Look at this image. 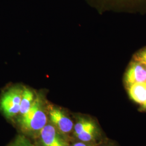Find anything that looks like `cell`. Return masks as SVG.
<instances>
[{
	"instance_id": "5b68a950",
	"label": "cell",
	"mask_w": 146,
	"mask_h": 146,
	"mask_svg": "<svg viewBox=\"0 0 146 146\" xmlns=\"http://www.w3.org/2000/svg\"><path fill=\"white\" fill-rule=\"evenodd\" d=\"M100 129L98 124L93 119L86 116H78L74 123L73 133L75 137L89 131Z\"/></svg>"
},
{
	"instance_id": "7a4b0ae2",
	"label": "cell",
	"mask_w": 146,
	"mask_h": 146,
	"mask_svg": "<svg viewBox=\"0 0 146 146\" xmlns=\"http://www.w3.org/2000/svg\"><path fill=\"white\" fill-rule=\"evenodd\" d=\"M23 90L19 86H12L1 94L0 111L7 120H14L19 114Z\"/></svg>"
},
{
	"instance_id": "ba28073f",
	"label": "cell",
	"mask_w": 146,
	"mask_h": 146,
	"mask_svg": "<svg viewBox=\"0 0 146 146\" xmlns=\"http://www.w3.org/2000/svg\"><path fill=\"white\" fill-rule=\"evenodd\" d=\"M95 143H90L84 142L82 141H78L73 143L72 145H69V146H93Z\"/></svg>"
},
{
	"instance_id": "6da1fadb",
	"label": "cell",
	"mask_w": 146,
	"mask_h": 146,
	"mask_svg": "<svg viewBox=\"0 0 146 146\" xmlns=\"http://www.w3.org/2000/svg\"><path fill=\"white\" fill-rule=\"evenodd\" d=\"M17 120L23 131L31 134H40L48 120L42 98L36 96L31 109Z\"/></svg>"
},
{
	"instance_id": "277c9868",
	"label": "cell",
	"mask_w": 146,
	"mask_h": 146,
	"mask_svg": "<svg viewBox=\"0 0 146 146\" xmlns=\"http://www.w3.org/2000/svg\"><path fill=\"white\" fill-rule=\"evenodd\" d=\"M42 146H69L64 137L52 123H47L40 134Z\"/></svg>"
},
{
	"instance_id": "8992f818",
	"label": "cell",
	"mask_w": 146,
	"mask_h": 146,
	"mask_svg": "<svg viewBox=\"0 0 146 146\" xmlns=\"http://www.w3.org/2000/svg\"><path fill=\"white\" fill-rule=\"evenodd\" d=\"M35 98L36 97L35 96V94L31 89L27 88H23L18 117L25 115L29 111L33 104Z\"/></svg>"
},
{
	"instance_id": "52a82bcc",
	"label": "cell",
	"mask_w": 146,
	"mask_h": 146,
	"mask_svg": "<svg viewBox=\"0 0 146 146\" xmlns=\"http://www.w3.org/2000/svg\"><path fill=\"white\" fill-rule=\"evenodd\" d=\"M7 146H36L33 144L31 141L24 136L19 135L16 136L13 141Z\"/></svg>"
},
{
	"instance_id": "9c48e42d",
	"label": "cell",
	"mask_w": 146,
	"mask_h": 146,
	"mask_svg": "<svg viewBox=\"0 0 146 146\" xmlns=\"http://www.w3.org/2000/svg\"><path fill=\"white\" fill-rule=\"evenodd\" d=\"M93 146H117L114 143L109 141H101L96 143Z\"/></svg>"
},
{
	"instance_id": "3957f363",
	"label": "cell",
	"mask_w": 146,
	"mask_h": 146,
	"mask_svg": "<svg viewBox=\"0 0 146 146\" xmlns=\"http://www.w3.org/2000/svg\"><path fill=\"white\" fill-rule=\"evenodd\" d=\"M48 113L51 123L62 135H67L73 131L74 123L63 110L54 106H49Z\"/></svg>"
}]
</instances>
